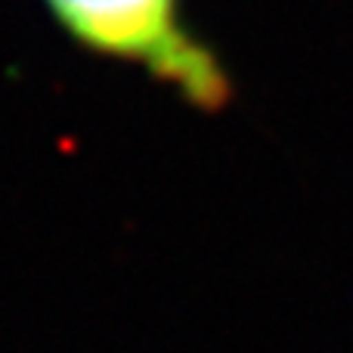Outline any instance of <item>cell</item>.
<instances>
[{
	"label": "cell",
	"mask_w": 353,
	"mask_h": 353,
	"mask_svg": "<svg viewBox=\"0 0 353 353\" xmlns=\"http://www.w3.org/2000/svg\"><path fill=\"white\" fill-rule=\"evenodd\" d=\"M53 25L93 56L128 62L199 109L230 99V72L195 34L186 0H43Z\"/></svg>",
	"instance_id": "1"
}]
</instances>
